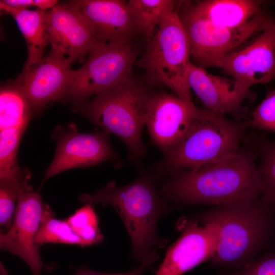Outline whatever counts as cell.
<instances>
[{
	"mask_svg": "<svg viewBox=\"0 0 275 275\" xmlns=\"http://www.w3.org/2000/svg\"><path fill=\"white\" fill-rule=\"evenodd\" d=\"M35 242L38 246L49 243L86 246L66 220L56 218L53 212L46 204Z\"/></svg>",
	"mask_w": 275,
	"mask_h": 275,
	"instance_id": "obj_23",
	"label": "cell"
},
{
	"mask_svg": "<svg viewBox=\"0 0 275 275\" xmlns=\"http://www.w3.org/2000/svg\"><path fill=\"white\" fill-rule=\"evenodd\" d=\"M151 93L131 77L96 94L82 112L92 123L119 137L127 146L130 157L139 160L146 153L142 131Z\"/></svg>",
	"mask_w": 275,
	"mask_h": 275,
	"instance_id": "obj_4",
	"label": "cell"
},
{
	"mask_svg": "<svg viewBox=\"0 0 275 275\" xmlns=\"http://www.w3.org/2000/svg\"><path fill=\"white\" fill-rule=\"evenodd\" d=\"M137 52L132 41L100 43L75 70L65 96L81 102L130 78Z\"/></svg>",
	"mask_w": 275,
	"mask_h": 275,
	"instance_id": "obj_8",
	"label": "cell"
},
{
	"mask_svg": "<svg viewBox=\"0 0 275 275\" xmlns=\"http://www.w3.org/2000/svg\"><path fill=\"white\" fill-rule=\"evenodd\" d=\"M127 3L138 32L148 41L163 17L178 5L172 0H129Z\"/></svg>",
	"mask_w": 275,
	"mask_h": 275,
	"instance_id": "obj_22",
	"label": "cell"
},
{
	"mask_svg": "<svg viewBox=\"0 0 275 275\" xmlns=\"http://www.w3.org/2000/svg\"><path fill=\"white\" fill-rule=\"evenodd\" d=\"M187 81L205 108L223 116L236 112L249 95V89L233 79L210 74L191 62Z\"/></svg>",
	"mask_w": 275,
	"mask_h": 275,
	"instance_id": "obj_17",
	"label": "cell"
},
{
	"mask_svg": "<svg viewBox=\"0 0 275 275\" xmlns=\"http://www.w3.org/2000/svg\"><path fill=\"white\" fill-rule=\"evenodd\" d=\"M218 243L213 224L197 219L186 223L179 238L167 251L156 275H181L210 260Z\"/></svg>",
	"mask_w": 275,
	"mask_h": 275,
	"instance_id": "obj_14",
	"label": "cell"
},
{
	"mask_svg": "<svg viewBox=\"0 0 275 275\" xmlns=\"http://www.w3.org/2000/svg\"><path fill=\"white\" fill-rule=\"evenodd\" d=\"M39 193L21 192L10 229L0 234V248L15 255L29 266L33 275H41L43 264L35 242L45 207Z\"/></svg>",
	"mask_w": 275,
	"mask_h": 275,
	"instance_id": "obj_9",
	"label": "cell"
},
{
	"mask_svg": "<svg viewBox=\"0 0 275 275\" xmlns=\"http://www.w3.org/2000/svg\"><path fill=\"white\" fill-rule=\"evenodd\" d=\"M176 9L161 19L138 64L150 81L164 84L177 96L193 103L187 81L189 42Z\"/></svg>",
	"mask_w": 275,
	"mask_h": 275,
	"instance_id": "obj_6",
	"label": "cell"
},
{
	"mask_svg": "<svg viewBox=\"0 0 275 275\" xmlns=\"http://www.w3.org/2000/svg\"><path fill=\"white\" fill-rule=\"evenodd\" d=\"M108 132H78L70 128L58 140L54 157L47 169L43 182L66 170L87 167L109 160L114 153L108 141Z\"/></svg>",
	"mask_w": 275,
	"mask_h": 275,
	"instance_id": "obj_15",
	"label": "cell"
},
{
	"mask_svg": "<svg viewBox=\"0 0 275 275\" xmlns=\"http://www.w3.org/2000/svg\"><path fill=\"white\" fill-rule=\"evenodd\" d=\"M0 3L18 10L28 9L30 7L34 6V0H3Z\"/></svg>",
	"mask_w": 275,
	"mask_h": 275,
	"instance_id": "obj_30",
	"label": "cell"
},
{
	"mask_svg": "<svg viewBox=\"0 0 275 275\" xmlns=\"http://www.w3.org/2000/svg\"><path fill=\"white\" fill-rule=\"evenodd\" d=\"M251 125L260 130L275 132V90L270 91L256 107Z\"/></svg>",
	"mask_w": 275,
	"mask_h": 275,
	"instance_id": "obj_28",
	"label": "cell"
},
{
	"mask_svg": "<svg viewBox=\"0 0 275 275\" xmlns=\"http://www.w3.org/2000/svg\"><path fill=\"white\" fill-rule=\"evenodd\" d=\"M179 4L177 11L188 38L190 58L202 68L216 67L223 58L275 24V18L263 11L242 26L229 28L196 15L187 1Z\"/></svg>",
	"mask_w": 275,
	"mask_h": 275,
	"instance_id": "obj_7",
	"label": "cell"
},
{
	"mask_svg": "<svg viewBox=\"0 0 275 275\" xmlns=\"http://www.w3.org/2000/svg\"><path fill=\"white\" fill-rule=\"evenodd\" d=\"M32 108L18 86L1 87L0 92V129L26 128Z\"/></svg>",
	"mask_w": 275,
	"mask_h": 275,
	"instance_id": "obj_20",
	"label": "cell"
},
{
	"mask_svg": "<svg viewBox=\"0 0 275 275\" xmlns=\"http://www.w3.org/2000/svg\"><path fill=\"white\" fill-rule=\"evenodd\" d=\"M78 199L86 204L112 206L129 234L135 258L142 262L147 258L155 241L160 210L157 191L149 179L141 176L122 187L111 182L94 194H82Z\"/></svg>",
	"mask_w": 275,
	"mask_h": 275,
	"instance_id": "obj_3",
	"label": "cell"
},
{
	"mask_svg": "<svg viewBox=\"0 0 275 275\" xmlns=\"http://www.w3.org/2000/svg\"><path fill=\"white\" fill-rule=\"evenodd\" d=\"M8 271L4 267L3 264L1 262L0 265V275H8Z\"/></svg>",
	"mask_w": 275,
	"mask_h": 275,
	"instance_id": "obj_32",
	"label": "cell"
},
{
	"mask_svg": "<svg viewBox=\"0 0 275 275\" xmlns=\"http://www.w3.org/2000/svg\"><path fill=\"white\" fill-rule=\"evenodd\" d=\"M77 7L94 37L101 43L131 41L138 32L127 2L78 0Z\"/></svg>",
	"mask_w": 275,
	"mask_h": 275,
	"instance_id": "obj_16",
	"label": "cell"
},
{
	"mask_svg": "<svg viewBox=\"0 0 275 275\" xmlns=\"http://www.w3.org/2000/svg\"><path fill=\"white\" fill-rule=\"evenodd\" d=\"M157 249L153 250L147 258L142 262L141 264L133 269L121 273H105L95 271L87 268H80L77 270L74 275H142L148 268L158 258Z\"/></svg>",
	"mask_w": 275,
	"mask_h": 275,
	"instance_id": "obj_29",
	"label": "cell"
},
{
	"mask_svg": "<svg viewBox=\"0 0 275 275\" xmlns=\"http://www.w3.org/2000/svg\"><path fill=\"white\" fill-rule=\"evenodd\" d=\"M34 7L41 10L53 8L58 4V1L56 0H34Z\"/></svg>",
	"mask_w": 275,
	"mask_h": 275,
	"instance_id": "obj_31",
	"label": "cell"
},
{
	"mask_svg": "<svg viewBox=\"0 0 275 275\" xmlns=\"http://www.w3.org/2000/svg\"><path fill=\"white\" fill-rule=\"evenodd\" d=\"M194 103L163 92H152L145 116L152 142L164 154L183 138L198 110Z\"/></svg>",
	"mask_w": 275,
	"mask_h": 275,
	"instance_id": "obj_10",
	"label": "cell"
},
{
	"mask_svg": "<svg viewBox=\"0 0 275 275\" xmlns=\"http://www.w3.org/2000/svg\"><path fill=\"white\" fill-rule=\"evenodd\" d=\"M219 275H275V249L262 253L237 270Z\"/></svg>",
	"mask_w": 275,
	"mask_h": 275,
	"instance_id": "obj_27",
	"label": "cell"
},
{
	"mask_svg": "<svg viewBox=\"0 0 275 275\" xmlns=\"http://www.w3.org/2000/svg\"><path fill=\"white\" fill-rule=\"evenodd\" d=\"M216 67L249 89L275 79V24L258 34L244 47L220 60Z\"/></svg>",
	"mask_w": 275,
	"mask_h": 275,
	"instance_id": "obj_11",
	"label": "cell"
},
{
	"mask_svg": "<svg viewBox=\"0 0 275 275\" xmlns=\"http://www.w3.org/2000/svg\"><path fill=\"white\" fill-rule=\"evenodd\" d=\"M73 62L50 51L28 68L15 80L33 111H39L48 103L65 96L73 77Z\"/></svg>",
	"mask_w": 275,
	"mask_h": 275,
	"instance_id": "obj_12",
	"label": "cell"
},
{
	"mask_svg": "<svg viewBox=\"0 0 275 275\" xmlns=\"http://www.w3.org/2000/svg\"><path fill=\"white\" fill-rule=\"evenodd\" d=\"M0 8L13 17L25 39L28 55L24 69L28 68L44 57L45 47L49 43L47 12L38 9H15L2 3Z\"/></svg>",
	"mask_w": 275,
	"mask_h": 275,
	"instance_id": "obj_19",
	"label": "cell"
},
{
	"mask_svg": "<svg viewBox=\"0 0 275 275\" xmlns=\"http://www.w3.org/2000/svg\"><path fill=\"white\" fill-rule=\"evenodd\" d=\"M196 15L215 23L229 27L242 26L264 10L260 0H203L194 4L187 1Z\"/></svg>",
	"mask_w": 275,
	"mask_h": 275,
	"instance_id": "obj_18",
	"label": "cell"
},
{
	"mask_svg": "<svg viewBox=\"0 0 275 275\" xmlns=\"http://www.w3.org/2000/svg\"><path fill=\"white\" fill-rule=\"evenodd\" d=\"M66 220L86 245L96 244L103 239L92 204H86Z\"/></svg>",
	"mask_w": 275,
	"mask_h": 275,
	"instance_id": "obj_24",
	"label": "cell"
},
{
	"mask_svg": "<svg viewBox=\"0 0 275 275\" xmlns=\"http://www.w3.org/2000/svg\"><path fill=\"white\" fill-rule=\"evenodd\" d=\"M175 172L163 192L178 202L220 206L258 199L263 190L254 154L240 148L195 170Z\"/></svg>",
	"mask_w": 275,
	"mask_h": 275,
	"instance_id": "obj_1",
	"label": "cell"
},
{
	"mask_svg": "<svg viewBox=\"0 0 275 275\" xmlns=\"http://www.w3.org/2000/svg\"><path fill=\"white\" fill-rule=\"evenodd\" d=\"M31 189H32L30 185L0 183L1 233L6 232L11 226L19 194Z\"/></svg>",
	"mask_w": 275,
	"mask_h": 275,
	"instance_id": "obj_26",
	"label": "cell"
},
{
	"mask_svg": "<svg viewBox=\"0 0 275 275\" xmlns=\"http://www.w3.org/2000/svg\"><path fill=\"white\" fill-rule=\"evenodd\" d=\"M259 153V169L264 185L260 199L275 204V141H263Z\"/></svg>",
	"mask_w": 275,
	"mask_h": 275,
	"instance_id": "obj_25",
	"label": "cell"
},
{
	"mask_svg": "<svg viewBox=\"0 0 275 275\" xmlns=\"http://www.w3.org/2000/svg\"><path fill=\"white\" fill-rule=\"evenodd\" d=\"M244 125L206 108L197 114L181 140L164 154L160 165L173 172L192 170L238 149Z\"/></svg>",
	"mask_w": 275,
	"mask_h": 275,
	"instance_id": "obj_5",
	"label": "cell"
},
{
	"mask_svg": "<svg viewBox=\"0 0 275 275\" xmlns=\"http://www.w3.org/2000/svg\"><path fill=\"white\" fill-rule=\"evenodd\" d=\"M25 129L8 128L0 132V183L29 184L30 175L19 167L17 154Z\"/></svg>",
	"mask_w": 275,
	"mask_h": 275,
	"instance_id": "obj_21",
	"label": "cell"
},
{
	"mask_svg": "<svg viewBox=\"0 0 275 275\" xmlns=\"http://www.w3.org/2000/svg\"><path fill=\"white\" fill-rule=\"evenodd\" d=\"M213 224L217 234L210 267L237 270L275 244V204L260 198L215 206L196 218Z\"/></svg>",
	"mask_w": 275,
	"mask_h": 275,
	"instance_id": "obj_2",
	"label": "cell"
},
{
	"mask_svg": "<svg viewBox=\"0 0 275 275\" xmlns=\"http://www.w3.org/2000/svg\"><path fill=\"white\" fill-rule=\"evenodd\" d=\"M47 24L50 51L72 62L80 61L101 43L72 1L58 4L47 11Z\"/></svg>",
	"mask_w": 275,
	"mask_h": 275,
	"instance_id": "obj_13",
	"label": "cell"
}]
</instances>
